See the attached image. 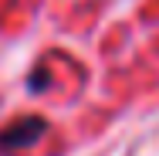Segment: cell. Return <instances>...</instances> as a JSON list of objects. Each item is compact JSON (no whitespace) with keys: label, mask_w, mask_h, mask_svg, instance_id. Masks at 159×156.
Returning <instances> with one entry per match:
<instances>
[{"label":"cell","mask_w":159,"mask_h":156,"mask_svg":"<svg viewBox=\"0 0 159 156\" xmlns=\"http://www.w3.org/2000/svg\"><path fill=\"white\" fill-rule=\"evenodd\" d=\"M41 132H44V119H37V116L10 122L0 132V153H17L24 146H31L34 139H41Z\"/></svg>","instance_id":"1"}]
</instances>
